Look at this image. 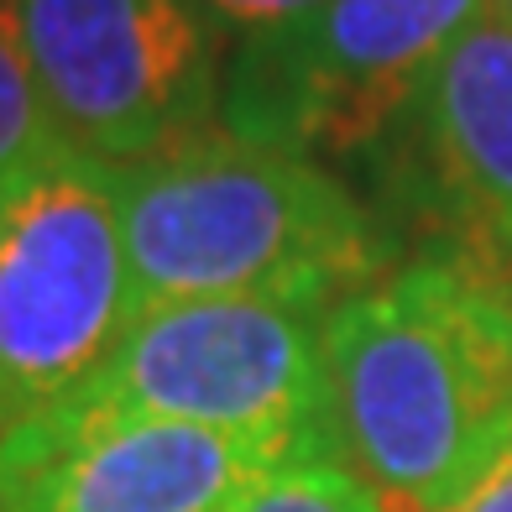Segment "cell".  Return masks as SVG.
<instances>
[{
	"mask_svg": "<svg viewBox=\"0 0 512 512\" xmlns=\"http://www.w3.org/2000/svg\"><path fill=\"white\" fill-rule=\"evenodd\" d=\"M58 152H63V142L37 100V84L27 74V58H21V42L11 27V11L0 0V189H11L16 178H27L32 168H42Z\"/></svg>",
	"mask_w": 512,
	"mask_h": 512,
	"instance_id": "30bf717a",
	"label": "cell"
},
{
	"mask_svg": "<svg viewBox=\"0 0 512 512\" xmlns=\"http://www.w3.org/2000/svg\"><path fill=\"white\" fill-rule=\"evenodd\" d=\"M230 512H392L335 455H288L262 471Z\"/></svg>",
	"mask_w": 512,
	"mask_h": 512,
	"instance_id": "9c48e42d",
	"label": "cell"
},
{
	"mask_svg": "<svg viewBox=\"0 0 512 512\" xmlns=\"http://www.w3.org/2000/svg\"><path fill=\"white\" fill-rule=\"evenodd\" d=\"M330 455L392 512L455 502L512 445V293L413 256L324 314Z\"/></svg>",
	"mask_w": 512,
	"mask_h": 512,
	"instance_id": "6da1fadb",
	"label": "cell"
},
{
	"mask_svg": "<svg viewBox=\"0 0 512 512\" xmlns=\"http://www.w3.org/2000/svg\"><path fill=\"white\" fill-rule=\"evenodd\" d=\"M351 168L392 246L408 230L418 256H450L512 293V21L497 6L439 53Z\"/></svg>",
	"mask_w": 512,
	"mask_h": 512,
	"instance_id": "52a82bcc",
	"label": "cell"
},
{
	"mask_svg": "<svg viewBox=\"0 0 512 512\" xmlns=\"http://www.w3.org/2000/svg\"><path fill=\"white\" fill-rule=\"evenodd\" d=\"M136 309L277 298L330 314L392 267L387 225L324 162L209 126L110 168Z\"/></svg>",
	"mask_w": 512,
	"mask_h": 512,
	"instance_id": "7a4b0ae2",
	"label": "cell"
},
{
	"mask_svg": "<svg viewBox=\"0 0 512 512\" xmlns=\"http://www.w3.org/2000/svg\"><path fill=\"white\" fill-rule=\"evenodd\" d=\"M288 455L251 434L53 403L0 434V512H230Z\"/></svg>",
	"mask_w": 512,
	"mask_h": 512,
	"instance_id": "ba28073f",
	"label": "cell"
},
{
	"mask_svg": "<svg viewBox=\"0 0 512 512\" xmlns=\"http://www.w3.org/2000/svg\"><path fill=\"white\" fill-rule=\"evenodd\" d=\"M115 408L251 434L293 455H330L324 429V309L277 298H183L136 309L79 392Z\"/></svg>",
	"mask_w": 512,
	"mask_h": 512,
	"instance_id": "277c9868",
	"label": "cell"
},
{
	"mask_svg": "<svg viewBox=\"0 0 512 512\" xmlns=\"http://www.w3.org/2000/svg\"><path fill=\"white\" fill-rule=\"evenodd\" d=\"M492 6H497V11H502V16L512 21V0H492Z\"/></svg>",
	"mask_w": 512,
	"mask_h": 512,
	"instance_id": "4fadbf2b",
	"label": "cell"
},
{
	"mask_svg": "<svg viewBox=\"0 0 512 512\" xmlns=\"http://www.w3.org/2000/svg\"><path fill=\"white\" fill-rule=\"evenodd\" d=\"M58 142L126 168L220 126L225 42L194 0H6Z\"/></svg>",
	"mask_w": 512,
	"mask_h": 512,
	"instance_id": "8992f818",
	"label": "cell"
},
{
	"mask_svg": "<svg viewBox=\"0 0 512 512\" xmlns=\"http://www.w3.org/2000/svg\"><path fill=\"white\" fill-rule=\"evenodd\" d=\"M481 11L492 0H324L230 48L220 126L256 147L351 162L398 121Z\"/></svg>",
	"mask_w": 512,
	"mask_h": 512,
	"instance_id": "5b68a950",
	"label": "cell"
},
{
	"mask_svg": "<svg viewBox=\"0 0 512 512\" xmlns=\"http://www.w3.org/2000/svg\"><path fill=\"white\" fill-rule=\"evenodd\" d=\"M194 6L209 21V32L236 48V42H251L262 32H277V27H288V21L309 16L324 0H194Z\"/></svg>",
	"mask_w": 512,
	"mask_h": 512,
	"instance_id": "8fae6325",
	"label": "cell"
},
{
	"mask_svg": "<svg viewBox=\"0 0 512 512\" xmlns=\"http://www.w3.org/2000/svg\"><path fill=\"white\" fill-rule=\"evenodd\" d=\"M434 512H512V445L486 465L455 502L434 507Z\"/></svg>",
	"mask_w": 512,
	"mask_h": 512,
	"instance_id": "7c38bea8",
	"label": "cell"
},
{
	"mask_svg": "<svg viewBox=\"0 0 512 512\" xmlns=\"http://www.w3.org/2000/svg\"><path fill=\"white\" fill-rule=\"evenodd\" d=\"M131 319L115 178L63 147L0 189V434L79 392Z\"/></svg>",
	"mask_w": 512,
	"mask_h": 512,
	"instance_id": "3957f363",
	"label": "cell"
}]
</instances>
